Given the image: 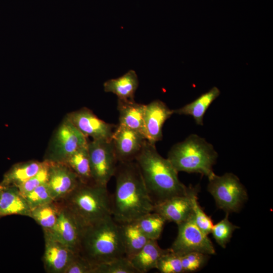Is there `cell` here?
Returning a JSON list of instances; mask_svg holds the SVG:
<instances>
[{
  "label": "cell",
  "mask_w": 273,
  "mask_h": 273,
  "mask_svg": "<svg viewBox=\"0 0 273 273\" xmlns=\"http://www.w3.org/2000/svg\"><path fill=\"white\" fill-rule=\"evenodd\" d=\"M78 254L95 266L125 256L120 224L110 215L83 228Z\"/></svg>",
  "instance_id": "3957f363"
},
{
  "label": "cell",
  "mask_w": 273,
  "mask_h": 273,
  "mask_svg": "<svg viewBox=\"0 0 273 273\" xmlns=\"http://www.w3.org/2000/svg\"><path fill=\"white\" fill-rule=\"evenodd\" d=\"M146 140L138 132L119 123L111 139L118 162L133 161Z\"/></svg>",
  "instance_id": "7c38bea8"
},
{
  "label": "cell",
  "mask_w": 273,
  "mask_h": 273,
  "mask_svg": "<svg viewBox=\"0 0 273 273\" xmlns=\"http://www.w3.org/2000/svg\"><path fill=\"white\" fill-rule=\"evenodd\" d=\"M120 225L125 256L129 258L139 252L150 240L141 231L136 220Z\"/></svg>",
  "instance_id": "7402d4cb"
},
{
  "label": "cell",
  "mask_w": 273,
  "mask_h": 273,
  "mask_svg": "<svg viewBox=\"0 0 273 273\" xmlns=\"http://www.w3.org/2000/svg\"><path fill=\"white\" fill-rule=\"evenodd\" d=\"M91 175L96 185L107 187L118 165L111 141L93 140L88 142Z\"/></svg>",
  "instance_id": "52a82bcc"
},
{
  "label": "cell",
  "mask_w": 273,
  "mask_h": 273,
  "mask_svg": "<svg viewBox=\"0 0 273 273\" xmlns=\"http://www.w3.org/2000/svg\"><path fill=\"white\" fill-rule=\"evenodd\" d=\"M209 255L192 252L181 255V264L184 272L197 271L207 262Z\"/></svg>",
  "instance_id": "d6a6232c"
},
{
  "label": "cell",
  "mask_w": 273,
  "mask_h": 273,
  "mask_svg": "<svg viewBox=\"0 0 273 273\" xmlns=\"http://www.w3.org/2000/svg\"><path fill=\"white\" fill-rule=\"evenodd\" d=\"M139 85L138 76L130 70L122 76L108 80L104 83V90L115 94L118 100H133L134 94Z\"/></svg>",
  "instance_id": "44dd1931"
},
{
  "label": "cell",
  "mask_w": 273,
  "mask_h": 273,
  "mask_svg": "<svg viewBox=\"0 0 273 273\" xmlns=\"http://www.w3.org/2000/svg\"><path fill=\"white\" fill-rule=\"evenodd\" d=\"M167 249L161 248L156 240H150L136 254L128 258L139 273H146L156 268L160 257Z\"/></svg>",
  "instance_id": "d6986e66"
},
{
  "label": "cell",
  "mask_w": 273,
  "mask_h": 273,
  "mask_svg": "<svg viewBox=\"0 0 273 273\" xmlns=\"http://www.w3.org/2000/svg\"><path fill=\"white\" fill-rule=\"evenodd\" d=\"M67 117L86 138L111 141L116 126L98 118L89 109L83 108L68 114Z\"/></svg>",
  "instance_id": "8fae6325"
},
{
  "label": "cell",
  "mask_w": 273,
  "mask_h": 273,
  "mask_svg": "<svg viewBox=\"0 0 273 273\" xmlns=\"http://www.w3.org/2000/svg\"><path fill=\"white\" fill-rule=\"evenodd\" d=\"M1 187L0 216L19 214L30 216V209L18 188L16 186Z\"/></svg>",
  "instance_id": "ac0fdd59"
},
{
  "label": "cell",
  "mask_w": 273,
  "mask_h": 273,
  "mask_svg": "<svg viewBox=\"0 0 273 273\" xmlns=\"http://www.w3.org/2000/svg\"><path fill=\"white\" fill-rule=\"evenodd\" d=\"M95 267L77 253L68 265L64 273H94Z\"/></svg>",
  "instance_id": "836d02e7"
},
{
  "label": "cell",
  "mask_w": 273,
  "mask_h": 273,
  "mask_svg": "<svg viewBox=\"0 0 273 273\" xmlns=\"http://www.w3.org/2000/svg\"><path fill=\"white\" fill-rule=\"evenodd\" d=\"M44 163V161H30L15 165L5 174L1 186L17 187L37 173Z\"/></svg>",
  "instance_id": "603a6c76"
},
{
  "label": "cell",
  "mask_w": 273,
  "mask_h": 273,
  "mask_svg": "<svg viewBox=\"0 0 273 273\" xmlns=\"http://www.w3.org/2000/svg\"><path fill=\"white\" fill-rule=\"evenodd\" d=\"M139 226L149 240H157L160 237L166 220L159 213L152 211L136 220Z\"/></svg>",
  "instance_id": "484cf974"
},
{
  "label": "cell",
  "mask_w": 273,
  "mask_h": 273,
  "mask_svg": "<svg viewBox=\"0 0 273 273\" xmlns=\"http://www.w3.org/2000/svg\"><path fill=\"white\" fill-rule=\"evenodd\" d=\"M181 255L167 249L159 258L156 269L161 273H183Z\"/></svg>",
  "instance_id": "f546056e"
},
{
  "label": "cell",
  "mask_w": 273,
  "mask_h": 273,
  "mask_svg": "<svg viewBox=\"0 0 273 273\" xmlns=\"http://www.w3.org/2000/svg\"><path fill=\"white\" fill-rule=\"evenodd\" d=\"M111 197L112 216L119 224L137 220L153 211V202L134 160L118 162Z\"/></svg>",
  "instance_id": "6da1fadb"
},
{
  "label": "cell",
  "mask_w": 273,
  "mask_h": 273,
  "mask_svg": "<svg viewBox=\"0 0 273 273\" xmlns=\"http://www.w3.org/2000/svg\"><path fill=\"white\" fill-rule=\"evenodd\" d=\"M217 157L213 146L196 134L174 145L167 155V159L177 172L200 173L208 178L214 174L213 166Z\"/></svg>",
  "instance_id": "5b68a950"
},
{
  "label": "cell",
  "mask_w": 273,
  "mask_h": 273,
  "mask_svg": "<svg viewBox=\"0 0 273 273\" xmlns=\"http://www.w3.org/2000/svg\"><path fill=\"white\" fill-rule=\"evenodd\" d=\"M199 186L191 187V198L192 204V216L197 226L206 235L211 233L213 225L210 216L204 211L198 202Z\"/></svg>",
  "instance_id": "4316f807"
},
{
  "label": "cell",
  "mask_w": 273,
  "mask_h": 273,
  "mask_svg": "<svg viewBox=\"0 0 273 273\" xmlns=\"http://www.w3.org/2000/svg\"><path fill=\"white\" fill-rule=\"evenodd\" d=\"M154 205L171 197L187 193L188 187L179 179L170 161L157 151L155 145L146 140L134 158Z\"/></svg>",
  "instance_id": "7a4b0ae2"
},
{
  "label": "cell",
  "mask_w": 273,
  "mask_h": 273,
  "mask_svg": "<svg viewBox=\"0 0 273 273\" xmlns=\"http://www.w3.org/2000/svg\"><path fill=\"white\" fill-rule=\"evenodd\" d=\"M119 123L141 134L146 140L144 116L145 105L136 103L134 100H118Z\"/></svg>",
  "instance_id": "e0dca14e"
},
{
  "label": "cell",
  "mask_w": 273,
  "mask_h": 273,
  "mask_svg": "<svg viewBox=\"0 0 273 273\" xmlns=\"http://www.w3.org/2000/svg\"><path fill=\"white\" fill-rule=\"evenodd\" d=\"M80 182L77 174L67 164L50 161L47 184L55 201L66 197Z\"/></svg>",
  "instance_id": "4fadbf2b"
},
{
  "label": "cell",
  "mask_w": 273,
  "mask_h": 273,
  "mask_svg": "<svg viewBox=\"0 0 273 273\" xmlns=\"http://www.w3.org/2000/svg\"><path fill=\"white\" fill-rule=\"evenodd\" d=\"M173 114V110L159 100H154L145 105L144 121L147 141L155 145L162 139L163 126Z\"/></svg>",
  "instance_id": "9a60e30c"
},
{
  "label": "cell",
  "mask_w": 273,
  "mask_h": 273,
  "mask_svg": "<svg viewBox=\"0 0 273 273\" xmlns=\"http://www.w3.org/2000/svg\"><path fill=\"white\" fill-rule=\"evenodd\" d=\"M177 225V235L169 248L171 251L180 255L192 252L209 255L215 254L211 241L197 226L192 215Z\"/></svg>",
  "instance_id": "9c48e42d"
},
{
  "label": "cell",
  "mask_w": 273,
  "mask_h": 273,
  "mask_svg": "<svg viewBox=\"0 0 273 273\" xmlns=\"http://www.w3.org/2000/svg\"><path fill=\"white\" fill-rule=\"evenodd\" d=\"M58 202L60 204V210L57 221L51 229L43 231L44 234L78 253L83 228L73 214L59 201Z\"/></svg>",
  "instance_id": "30bf717a"
},
{
  "label": "cell",
  "mask_w": 273,
  "mask_h": 273,
  "mask_svg": "<svg viewBox=\"0 0 273 273\" xmlns=\"http://www.w3.org/2000/svg\"><path fill=\"white\" fill-rule=\"evenodd\" d=\"M191 187L187 193L175 196L154 205L153 211L162 216L166 221L178 224L192 215Z\"/></svg>",
  "instance_id": "2e32d148"
},
{
  "label": "cell",
  "mask_w": 273,
  "mask_h": 273,
  "mask_svg": "<svg viewBox=\"0 0 273 273\" xmlns=\"http://www.w3.org/2000/svg\"><path fill=\"white\" fill-rule=\"evenodd\" d=\"M94 273H139L126 256L113 259L95 267Z\"/></svg>",
  "instance_id": "f1b7e54d"
},
{
  "label": "cell",
  "mask_w": 273,
  "mask_h": 273,
  "mask_svg": "<svg viewBox=\"0 0 273 273\" xmlns=\"http://www.w3.org/2000/svg\"><path fill=\"white\" fill-rule=\"evenodd\" d=\"M44 251L42 258L44 269L49 273H64L77 253L44 234Z\"/></svg>",
  "instance_id": "5bb4252c"
},
{
  "label": "cell",
  "mask_w": 273,
  "mask_h": 273,
  "mask_svg": "<svg viewBox=\"0 0 273 273\" xmlns=\"http://www.w3.org/2000/svg\"><path fill=\"white\" fill-rule=\"evenodd\" d=\"M1 189H2V187L0 186V192H1Z\"/></svg>",
  "instance_id": "e575fe53"
},
{
  "label": "cell",
  "mask_w": 273,
  "mask_h": 273,
  "mask_svg": "<svg viewBox=\"0 0 273 273\" xmlns=\"http://www.w3.org/2000/svg\"><path fill=\"white\" fill-rule=\"evenodd\" d=\"M220 92L216 86L213 87L193 102L178 109L173 110L174 114L190 115L196 124L203 125L204 114L212 103L219 96Z\"/></svg>",
  "instance_id": "ffe728a7"
},
{
  "label": "cell",
  "mask_w": 273,
  "mask_h": 273,
  "mask_svg": "<svg viewBox=\"0 0 273 273\" xmlns=\"http://www.w3.org/2000/svg\"><path fill=\"white\" fill-rule=\"evenodd\" d=\"M49 166L50 161L44 160L43 166L37 173L17 187L20 194L23 196L37 187L48 182Z\"/></svg>",
  "instance_id": "1f68e13d"
},
{
  "label": "cell",
  "mask_w": 273,
  "mask_h": 273,
  "mask_svg": "<svg viewBox=\"0 0 273 273\" xmlns=\"http://www.w3.org/2000/svg\"><path fill=\"white\" fill-rule=\"evenodd\" d=\"M226 213L223 219L213 224L211 233L216 242L222 248H225L230 242L233 234L239 226L231 222Z\"/></svg>",
  "instance_id": "83f0119b"
},
{
  "label": "cell",
  "mask_w": 273,
  "mask_h": 273,
  "mask_svg": "<svg viewBox=\"0 0 273 273\" xmlns=\"http://www.w3.org/2000/svg\"><path fill=\"white\" fill-rule=\"evenodd\" d=\"M59 210V203L54 201L31 209L29 217L41 226L43 231L49 230L55 225Z\"/></svg>",
  "instance_id": "d4e9b609"
},
{
  "label": "cell",
  "mask_w": 273,
  "mask_h": 273,
  "mask_svg": "<svg viewBox=\"0 0 273 273\" xmlns=\"http://www.w3.org/2000/svg\"><path fill=\"white\" fill-rule=\"evenodd\" d=\"M87 143V138L66 117L55 132L46 160L64 163L74 152Z\"/></svg>",
  "instance_id": "ba28073f"
},
{
  "label": "cell",
  "mask_w": 273,
  "mask_h": 273,
  "mask_svg": "<svg viewBox=\"0 0 273 273\" xmlns=\"http://www.w3.org/2000/svg\"><path fill=\"white\" fill-rule=\"evenodd\" d=\"M58 201L73 214L83 228L112 215L111 197L107 187L80 182Z\"/></svg>",
  "instance_id": "277c9868"
},
{
  "label": "cell",
  "mask_w": 273,
  "mask_h": 273,
  "mask_svg": "<svg viewBox=\"0 0 273 273\" xmlns=\"http://www.w3.org/2000/svg\"><path fill=\"white\" fill-rule=\"evenodd\" d=\"M86 184H95L93 181L89 159L88 143L74 152L64 163Z\"/></svg>",
  "instance_id": "cb8c5ba5"
},
{
  "label": "cell",
  "mask_w": 273,
  "mask_h": 273,
  "mask_svg": "<svg viewBox=\"0 0 273 273\" xmlns=\"http://www.w3.org/2000/svg\"><path fill=\"white\" fill-rule=\"evenodd\" d=\"M23 197L30 210L55 201L47 183L37 187Z\"/></svg>",
  "instance_id": "4dcf8cb0"
},
{
  "label": "cell",
  "mask_w": 273,
  "mask_h": 273,
  "mask_svg": "<svg viewBox=\"0 0 273 273\" xmlns=\"http://www.w3.org/2000/svg\"><path fill=\"white\" fill-rule=\"evenodd\" d=\"M208 180L207 190L217 208L228 214L239 212L248 199V194L238 177L232 173H214Z\"/></svg>",
  "instance_id": "8992f818"
}]
</instances>
